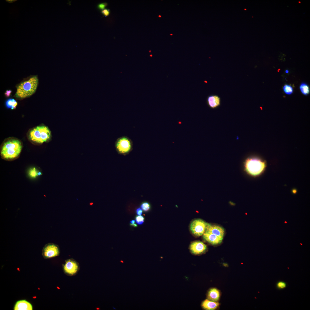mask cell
<instances>
[{"label": "cell", "instance_id": "cell-1", "mask_svg": "<svg viewBox=\"0 0 310 310\" xmlns=\"http://www.w3.org/2000/svg\"><path fill=\"white\" fill-rule=\"evenodd\" d=\"M23 147L22 142L14 137H9L4 140L0 149V155L4 160L11 161L18 158Z\"/></svg>", "mask_w": 310, "mask_h": 310}, {"label": "cell", "instance_id": "cell-2", "mask_svg": "<svg viewBox=\"0 0 310 310\" xmlns=\"http://www.w3.org/2000/svg\"><path fill=\"white\" fill-rule=\"evenodd\" d=\"M27 137L33 144L40 145L51 140V132L48 127L41 125L30 129L27 133Z\"/></svg>", "mask_w": 310, "mask_h": 310}, {"label": "cell", "instance_id": "cell-3", "mask_svg": "<svg viewBox=\"0 0 310 310\" xmlns=\"http://www.w3.org/2000/svg\"><path fill=\"white\" fill-rule=\"evenodd\" d=\"M38 79L36 76L30 78L21 82L17 86L15 97L19 99L29 97L36 91L38 85Z\"/></svg>", "mask_w": 310, "mask_h": 310}, {"label": "cell", "instance_id": "cell-4", "mask_svg": "<svg viewBox=\"0 0 310 310\" xmlns=\"http://www.w3.org/2000/svg\"><path fill=\"white\" fill-rule=\"evenodd\" d=\"M244 170L249 175L253 177L260 175L266 166L264 162L257 158L249 157L244 162Z\"/></svg>", "mask_w": 310, "mask_h": 310}, {"label": "cell", "instance_id": "cell-5", "mask_svg": "<svg viewBox=\"0 0 310 310\" xmlns=\"http://www.w3.org/2000/svg\"><path fill=\"white\" fill-rule=\"evenodd\" d=\"M115 147L119 154L125 155L132 150V142L127 137L123 136L117 139L115 143Z\"/></svg>", "mask_w": 310, "mask_h": 310}, {"label": "cell", "instance_id": "cell-6", "mask_svg": "<svg viewBox=\"0 0 310 310\" xmlns=\"http://www.w3.org/2000/svg\"><path fill=\"white\" fill-rule=\"evenodd\" d=\"M208 223L201 219H196L191 222L190 229L193 234L200 236L204 234Z\"/></svg>", "mask_w": 310, "mask_h": 310}, {"label": "cell", "instance_id": "cell-7", "mask_svg": "<svg viewBox=\"0 0 310 310\" xmlns=\"http://www.w3.org/2000/svg\"><path fill=\"white\" fill-rule=\"evenodd\" d=\"M63 269L65 273L67 275L71 276L75 275L80 269L78 263L75 260L71 259L65 261L63 265Z\"/></svg>", "mask_w": 310, "mask_h": 310}, {"label": "cell", "instance_id": "cell-8", "mask_svg": "<svg viewBox=\"0 0 310 310\" xmlns=\"http://www.w3.org/2000/svg\"><path fill=\"white\" fill-rule=\"evenodd\" d=\"M60 253L59 248L56 245L50 243L46 245L43 251V256L46 258H51L58 256Z\"/></svg>", "mask_w": 310, "mask_h": 310}, {"label": "cell", "instance_id": "cell-9", "mask_svg": "<svg viewBox=\"0 0 310 310\" xmlns=\"http://www.w3.org/2000/svg\"><path fill=\"white\" fill-rule=\"evenodd\" d=\"M207 249V246L200 241H195L190 245V249L193 253L198 255L204 253Z\"/></svg>", "mask_w": 310, "mask_h": 310}, {"label": "cell", "instance_id": "cell-10", "mask_svg": "<svg viewBox=\"0 0 310 310\" xmlns=\"http://www.w3.org/2000/svg\"><path fill=\"white\" fill-rule=\"evenodd\" d=\"M205 231L213 234L222 238H223L225 233L224 228L221 226L209 223L207 224Z\"/></svg>", "mask_w": 310, "mask_h": 310}, {"label": "cell", "instance_id": "cell-11", "mask_svg": "<svg viewBox=\"0 0 310 310\" xmlns=\"http://www.w3.org/2000/svg\"><path fill=\"white\" fill-rule=\"evenodd\" d=\"M203 234V238L204 239L213 245H216L220 243L223 238L213 234L205 231Z\"/></svg>", "mask_w": 310, "mask_h": 310}, {"label": "cell", "instance_id": "cell-12", "mask_svg": "<svg viewBox=\"0 0 310 310\" xmlns=\"http://www.w3.org/2000/svg\"><path fill=\"white\" fill-rule=\"evenodd\" d=\"M220 98L218 95H212L208 96L206 102L208 106L212 109H215L220 104Z\"/></svg>", "mask_w": 310, "mask_h": 310}, {"label": "cell", "instance_id": "cell-13", "mask_svg": "<svg viewBox=\"0 0 310 310\" xmlns=\"http://www.w3.org/2000/svg\"><path fill=\"white\" fill-rule=\"evenodd\" d=\"M14 309L15 310H32V307L28 301L25 300H21L16 303Z\"/></svg>", "mask_w": 310, "mask_h": 310}, {"label": "cell", "instance_id": "cell-14", "mask_svg": "<svg viewBox=\"0 0 310 310\" xmlns=\"http://www.w3.org/2000/svg\"><path fill=\"white\" fill-rule=\"evenodd\" d=\"M219 305V303L213 301L208 299L204 300L202 303V307L206 310H214L216 309Z\"/></svg>", "mask_w": 310, "mask_h": 310}, {"label": "cell", "instance_id": "cell-15", "mask_svg": "<svg viewBox=\"0 0 310 310\" xmlns=\"http://www.w3.org/2000/svg\"><path fill=\"white\" fill-rule=\"evenodd\" d=\"M220 293L219 291L216 288L210 289L207 295L208 299L210 300L216 302L219 298Z\"/></svg>", "mask_w": 310, "mask_h": 310}, {"label": "cell", "instance_id": "cell-16", "mask_svg": "<svg viewBox=\"0 0 310 310\" xmlns=\"http://www.w3.org/2000/svg\"><path fill=\"white\" fill-rule=\"evenodd\" d=\"M5 104L7 108H11V109L13 110L16 109L18 105V103L14 99L9 98L6 101Z\"/></svg>", "mask_w": 310, "mask_h": 310}, {"label": "cell", "instance_id": "cell-17", "mask_svg": "<svg viewBox=\"0 0 310 310\" xmlns=\"http://www.w3.org/2000/svg\"><path fill=\"white\" fill-rule=\"evenodd\" d=\"M300 89L301 92L304 95H308L310 92V89L308 85L305 82H302L300 85Z\"/></svg>", "mask_w": 310, "mask_h": 310}, {"label": "cell", "instance_id": "cell-18", "mask_svg": "<svg viewBox=\"0 0 310 310\" xmlns=\"http://www.w3.org/2000/svg\"><path fill=\"white\" fill-rule=\"evenodd\" d=\"M38 172L35 167L31 168L29 170V176L32 178H35L38 175Z\"/></svg>", "mask_w": 310, "mask_h": 310}, {"label": "cell", "instance_id": "cell-19", "mask_svg": "<svg viewBox=\"0 0 310 310\" xmlns=\"http://www.w3.org/2000/svg\"><path fill=\"white\" fill-rule=\"evenodd\" d=\"M283 90L284 92L288 95H290L293 92V89L290 85L285 84L283 87Z\"/></svg>", "mask_w": 310, "mask_h": 310}, {"label": "cell", "instance_id": "cell-20", "mask_svg": "<svg viewBox=\"0 0 310 310\" xmlns=\"http://www.w3.org/2000/svg\"><path fill=\"white\" fill-rule=\"evenodd\" d=\"M140 208L144 212L149 211L150 209L151 206L150 204L147 202H144L141 204Z\"/></svg>", "mask_w": 310, "mask_h": 310}, {"label": "cell", "instance_id": "cell-21", "mask_svg": "<svg viewBox=\"0 0 310 310\" xmlns=\"http://www.w3.org/2000/svg\"><path fill=\"white\" fill-rule=\"evenodd\" d=\"M135 220L136 223L138 225H141L144 222V218L142 216L138 215L135 217Z\"/></svg>", "mask_w": 310, "mask_h": 310}, {"label": "cell", "instance_id": "cell-22", "mask_svg": "<svg viewBox=\"0 0 310 310\" xmlns=\"http://www.w3.org/2000/svg\"><path fill=\"white\" fill-rule=\"evenodd\" d=\"M277 287L279 289L285 288L286 286V283L283 281L278 282L276 284Z\"/></svg>", "mask_w": 310, "mask_h": 310}, {"label": "cell", "instance_id": "cell-23", "mask_svg": "<svg viewBox=\"0 0 310 310\" xmlns=\"http://www.w3.org/2000/svg\"><path fill=\"white\" fill-rule=\"evenodd\" d=\"M107 5L106 3H103L99 4L97 5L98 8L100 10H103Z\"/></svg>", "mask_w": 310, "mask_h": 310}, {"label": "cell", "instance_id": "cell-24", "mask_svg": "<svg viewBox=\"0 0 310 310\" xmlns=\"http://www.w3.org/2000/svg\"><path fill=\"white\" fill-rule=\"evenodd\" d=\"M101 13L105 17L108 16L110 14V10L109 9H105L101 11Z\"/></svg>", "mask_w": 310, "mask_h": 310}, {"label": "cell", "instance_id": "cell-25", "mask_svg": "<svg viewBox=\"0 0 310 310\" xmlns=\"http://www.w3.org/2000/svg\"><path fill=\"white\" fill-rule=\"evenodd\" d=\"M136 212L138 215H141L142 213V210L141 208H137L136 210Z\"/></svg>", "mask_w": 310, "mask_h": 310}, {"label": "cell", "instance_id": "cell-26", "mask_svg": "<svg viewBox=\"0 0 310 310\" xmlns=\"http://www.w3.org/2000/svg\"><path fill=\"white\" fill-rule=\"evenodd\" d=\"M11 92L12 91L11 90H7L5 93V96L7 97H9L10 96Z\"/></svg>", "mask_w": 310, "mask_h": 310}, {"label": "cell", "instance_id": "cell-27", "mask_svg": "<svg viewBox=\"0 0 310 310\" xmlns=\"http://www.w3.org/2000/svg\"><path fill=\"white\" fill-rule=\"evenodd\" d=\"M17 1V0H6V1H7V2H8L9 3H13L14 2H15V1Z\"/></svg>", "mask_w": 310, "mask_h": 310}, {"label": "cell", "instance_id": "cell-28", "mask_svg": "<svg viewBox=\"0 0 310 310\" xmlns=\"http://www.w3.org/2000/svg\"><path fill=\"white\" fill-rule=\"evenodd\" d=\"M130 225L131 226H134V227H136L137 226V225L135 224H131Z\"/></svg>", "mask_w": 310, "mask_h": 310}, {"label": "cell", "instance_id": "cell-29", "mask_svg": "<svg viewBox=\"0 0 310 310\" xmlns=\"http://www.w3.org/2000/svg\"><path fill=\"white\" fill-rule=\"evenodd\" d=\"M130 222L131 223V224H134L135 223V220H131V221H130Z\"/></svg>", "mask_w": 310, "mask_h": 310}, {"label": "cell", "instance_id": "cell-30", "mask_svg": "<svg viewBox=\"0 0 310 310\" xmlns=\"http://www.w3.org/2000/svg\"><path fill=\"white\" fill-rule=\"evenodd\" d=\"M288 72H289V71H288V70H286V71H285V72H286V73H288Z\"/></svg>", "mask_w": 310, "mask_h": 310}, {"label": "cell", "instance_id": "cell-31", "mask_svg": "<svg viewBox=\"0 0 310 310\" xmlns=\"http://www.w3.org/2000/svg\"><path fill=\"white\" fill-rule=\"evenodd\" d=\"M121 262H122V263H123V261H122V260H121Z\"/></svg>", "mask_w": 310, "mask_h": 310}, {"label": "cell", "instance_id": "cell-32", "mask_svg": "<svg viewBox=\"0 0 310 310\" xmlns=\"http://www.w3.org/2000/svg\"><path fill=\"white\" fill-rule=\"evenodd\" d=\"M171 35H173V34H170Z\"/></svg>", "mask_w": 310, "mask_h": 310}]
</instances>
